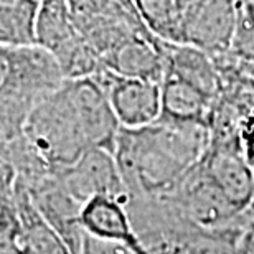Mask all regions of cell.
Returning <instances> with one entry per match:
<instances>
[{
    "label": "cell",
    "mask_w": 254,
    "mask_h": 254,
    "mask_svg": "<svg viewBox=\"0 0 254 254\" xmlns=\"http://www.w3.org/2000/svg\"><path fill=\"white\" fill-rule=\"evenodd\" d=\"M208 145L210 129L200 123L160 118L139 129L121 127L114 157L129 198H169Z\"/></svg>",
    "instance_id": "obj_1"
},
{
    "label": "cell",
    "mask_w": 254,
    "mask_h": 254,
    "mask_svg": "<svg viewBox=\"0 0 254 254\" xmlns=\"http://www.w3.org/2000/svg\"><path fill=\"white\" fill-rule=\"evenodd\" d=\"M66 83L58 60L40 45L0 47L2 142L23 134L32 111Z\"/></svg>",
    "instance_id": "obj_2"
},
{
    "label": "cell",
    "mask_w": 254,
    "mask_h": 254,
    "mask_svg": "<svg viewBox=\"0 0 254 254\" xmlns=\"http://www.w3.org/2000/svg\"><path fill=\"white\" fill-rule=\"evenodd\" d=\"M23 134L53 172L73 165L91 149L66 83L32 111Z\"/></svg>",
    "instance_id": "obj_3"
},
{
    "label": "cell",
    "mask_w": 254,
    "mask_h": 254,
    "mask_svg": "<svg viewBox=\"0 0 254 254\" xmlns=\"http://www.w3.org/2000/svg\"><path fill=\"white\" fill-rule=\"evenodd\" d=\"M169 200L193 225L203 230H220L236 225L238 220L246 215L236 210L225 193L206 175L201 164L193 167L190 174L182 180L179 189L169 196Z\"/></svg>",
    "instance_id": "obj_4"
},
{
    "label": "cell",
    "mask_w": 254,
    "mask_h": 254,
    "mask_svg": "<svg viewBox=\"0 0 254 254\" xmlns=\"http://www.w3.org/2000/svg\"><path fill=\"white\" fill-rule=\"evenodd\" d=\"M245 0H187L184 43L211 57L230 52Z\"/></svg>",
    "instance_id": "obj_5"
},
{
    "label": "cell",
    "mask_w": 254,
    "mask_h": 254,
    "mask_svg": "<svg viewBox=\"0 0 254 254\" xmlns=\"http://www.w3.org/2000/svg\"><path fill=\"white\" fill-rule=\"evenodd\" d=\"M108 93L121 127L139 129L162 118V84L149 79L124 78L104 68L93 76Z\"/></svg>",
    "instance_id": "obj_6"
},
{
    "label": "cell",
    "mask_w": 254,
    "mask_h": 254,
    "mask_svg": "<svg viewBox=\"0 0 254 254\" xmlns=\"http://www.w3.org/2000/svg\"><path fill=\"white\" fill-rule=\"evenodd\" d=\"M55 172L81 205L96 196L118 198L126 203L129 200V191L111 150L89 149L73 165Z\"/></svg>",
    "instance_id": "obj_7"
},
{
    "label": "cell",
    "mask_w": 254,
    "mask_h": 254,
    "mask_svg": "<svg viewBox=\"0 0 254 254\" xmlns=\"http://www.w3.org/2000/svg\"><path fill=\"white\" fill-rule=\"evenodd\" d=\"M66 89L79 114L91 149H106L114 154L121 132L108 93L94 78L66 81Z\"/></svg>",
    "instance_id": "obj_8"
},
{
    "label": "cell",
    "mask_w": 254,
    "mask_h": 254,
    "mask_svg": "<svg viewBox=\"0 0 254 254\" xmlns=\"http://www.w3.org/2000/svg\"><path fill=\"white\" fill-rule=\"evenodd\" d=\"M201 167L236 210L248 213L254 203V169L241 152V144L210 142Z\"/></svg>",
    "instance_id": "obj_9"
},
{
    "label": "cell",
    "mask_w": 254,
    "mask_h": 254,
    "mask_svg": "<svg viewBox=\"0 0 254 254\" xmlns=\"http://www.w3.org/2000/svg\"><path fill=\"white\" fill-rule=\"evenodd\" d=\"M103 64L124 78L149 79L160 84L165 74L159 38H155L149 30H139L129 35L106 55Z\"/></svg>",
    "instance_id": "obj_10"
},
{
    "label": "cell",
    "mask_w": 254,
    "mask_h": 254,
    "mask_svg": "<svg viewBox=\"0 0 254 254\" xmlns=\"http://www.w3.org/2000/svg\"><path fill=\"white\" fill-rule=\"evenodd\" d=\"M81 226L86 235L106 241H116L147 254L132 225L127 203L118 198L96 196L86 201L81 210Z\"/></svg>",
    "instance_id": "obj_11"
},
{
    "label": "cell",
    "mask_w": 254,
    "mask_h": 254,
    "mask_svg": "<svg viewBox=\"0 0 254 254\" xmlns=\"http://www.w3.org/2000/svg\"><path fill=\"white\" fill-rule=\"evenodd\" d=\"M165 76H174L195 86L213 99L220 96V74L211 55L189 43H170L159 40Z\"/></svg>",
    "instance_id": "obj_12"
},
{
    "label": "cell",
    "mask_w": 254,
    "mask_h": 254,
    "mask_svg": "<svg viewBox=\"0 0 254 254\" xmlns=\"http://www.w3.org/2000/svg\"><path fill=\"white\" fill-rule=\"evenodd\" d=\"M216 99L174 76L162 81V118L208 126Z\"/></svg>",
    "instance_id": "obj_13"
},
{
    "label": "cell",
    "mask_w": 254,
    "mask_h": 254,
    "mask_svg": "<svg viewBox=\"0 0 254 254\" xmlns=\"http://www.w3.org/2000/svg\"><path fill=\"white\" fill-rule=\"evenodd\" d=\"M144 27L155 38L184 43L187 0H130Z\"/></svg>",
    "instance_id": "obj_14"
},
{
    "label": "cell",
    "mask_w": 254,
    "mask_h": 254,
    "mask_svg": "<svg viewBox=\"0 0 254 254\" xmlns=\"http://www.w3.org/2000/svg\"><path fill=\"white\" fill-rule=\"evenodd\" d=\"M40 0H0V45L23 47L37 43Z\"/></svg>",
    "instance_id": "obj_15"
},
{
    "label": "cell",
    "mask_w": 254,
    "mask_h": 254,
    "mask_svg": "<svg viewBox=\"0 0 254 254\" xmlns=\"http://www.w3.org/2000/svg\"><path fill=\"white\" fill-rule=\"evenodd\" d=\"M228 55L254 78V5L250 0L241 5L236 33Z\"/></svg>",
    "instance_id": "obj_16"
},
{
    "label": "cell",
    "mask_w": 254,
    "mask_h": 254,
    "mask_svg": "<svg viewBox=\"0 0 254 254\" xmlns=\"http://www.w3.org/2000/svg\"><path fill=\"white\" fill-rule=\"evenodd\" d=\"M81 254H139L132 248L116 241H106L99 238L89 236L84 233L83 245H81Z\"/></svg>",
    "instance_id": "obj_17"
},
{
    "label": "cell",
    "mask_w": 254,
    "mask_h": 254,
    "mask_svg": "<svg viewBox=\"0 0 254 254\" xmlns=\"http://www.w3.org/2000/svg\"><path fill=\"white\" fill-rule=\"evenodd\" d=\"M73 20L93 17V15L104 13L118 5V0H68Z\"/></svg>",
    "instance_id": "obj_18"
},
{
    "label": "cell",
    "mask_w": 254,
    "mask_h": 254,
    "mask_svg": "<svg viewBox=\"0 0 254 254\" xmlns=\"http://www.w3.org/2000/svg\"><path fill=\"white\" fill-rule=\"evenodd\" d=\"M240 144L246 162L254 169V111L243 119L240 127Z\"/></svg>",
    "instance_id": "obj_19"
},
{
    "label": "cell",
    "mask_w": 254,
    "mask_h": 254,
    "mask_svg": "<svg viewBox=\"0 0 254 254\" xmlns=\"http://www.w3.org/2000/svg\"><path fill=\"white\" fill-rule=\"evenodd\" d=\"M118 2L123 5V7H126L127 10H130V12H134L135 13V10H134V5H132L130 0H118ZM137 15V13H135Z\"/></svg>",
    "instance_id": "obj_20"
},
{
    "label": "cell",
    "mask_w": 254,
    "mask_h": 254,
    "mask_svg": "<svg viewBox=\"0 0 254 254\" xmlns=\"http://www.w3.org/2000/svg\"><path fill=\"white\" fill-rule=\"evenodd\" d=\"M250 2H251V3H253V5H254V0H250Z\"/></svg>",
    "instance_id": "obj_21"
}]
</instances>
